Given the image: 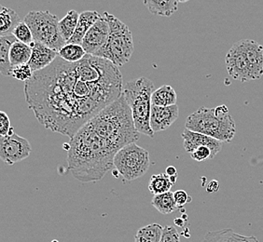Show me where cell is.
I'll list each match as a JSON object with an SVG mask.
<instances>
[{
	"label": "cell",
	"instance_id": "obj_1",
	"mask_svg": "<svg viewBox=\"0 0 263 242\" xmlns=\"http://www.w3.org/2000/svg\"><path fill=\"white\" fill-rule=\"evenodd\" d=\"M122 76L109 60L87 54L78 63L59 56L25 84L26 103L46 129L69 138L122 94Z\"/></svg>",
	"mask_w": 263,
	"mask_h": 242
},
{
	"label": "cell",
	"instance_id": "obj_2",
	"mask_svg": "<svg viewBox=\"0 0 263 242\" xmlns=\"http://www.w3.org/2000/svg\"><path fill=\"white\" fill-rule=\"evenodd\" d=\"M119 150L88 121L67 144V169L81 183L100 181L113 169Z\"/></svg>",
	"mask_w": 263,
	"mask_h": 242
},
{
	"label": "cell",
	"instance_id": "obj_3",
	"mask_svg": "<svg viewBox=\"0 0 263 242\" xmlns=\"http://www.w3.org/2000/svg\"><path fill=\"white\" fill-rule=\"evenodd\" d=\"M185 128L222 143H230L236 133L235 122L229 113L228 107L219 106L215 108L200 107L187 116Z\"/></svg>",
	"mask_w": 263,
	"mask_h": 242
},
{
	"label": "cell",
	"instance_id": "obj_4",
	"mask_svg": "<svg viewBox=\"0 0 263 242\" xmlns=\"http://www.w3.org/2000/svg\"><path fill=\"white\" fill-rule=\"evenodd\" d=\"M154 91V83L147 77L129 81L122 89V94L131 108L137 131L151 138L154 137V131L151 127L152 97Z\"/></svg>",
	"mask_w": 263,
	"mask_h": 242
},
{
	"label": "cell",
	"instance_id": "obj_5",
	"mask_svg": "<svg viewBox=\"0 0 263 242\" xmlns=\"http://www.w3.org/2000/svg\"><path fill=\"white\" fill-rule=\"evenodd\" d=\"M103 16L109 25V35L105 46L95 56L109 60L114 66H122L131 59L134 52V39L129 27L108 12Z\"/></svg>",
	"mask_w": 263,
	"mask_h": 242
},
{
	"label": "cell",
	"instance_id": "obj_6",
	"mask_svg": "<svg viewBox=\"0 0 263 242\" xmlns=\"http://www.w3.org/2000/svg\"><path fill=\"white\" fill-rule=\"evenodd\" d=\"M24 22L29 26L34 41L48 46L52 50L59 51L66 42L59 30L58 17L49 10L29 11Z\"/></svg>",
	"mask_w": 263,
	"mask_h": 242
},
{
	"label": "cell",
	"instance_id": "obj_7",
	"mask_svg": "<svg viewBox=\"0 0 263 242\" xmlns=\"http://www.w3.org/2000/svg\"><path fill=\"white\" fill-rule=\"evenodd\" d=\"M114 169L127 181L143 176L151 166L149 153L136 143L120 149L113 162Z\"/></svg>",
	"mask_w": 263,
	"mask_h": 242
},
{
	"label": "cell",
	"instance_id": "obj_8",
	"mask_svg": "<svg viewBox=\"0 0 263 242\" xmlns=\"http://www.w3.org/2000/svg\"><path fill=\"white\" fill-rule=\"evenodd\" d=\"M31 151L30 143L15 132L0 138V157L8 165L26 159Z\"/></svg>",
	"mask_w": 263,
	"mask_h": 242
},
{
	"label": "cell",
	"instance_id": "obj_9",
	"mask_svg": "<svg viewBox=\"0 0 263 242\" xmlns=\"http://www.w3.org/2000/svg\"><path fill=\"white\" fill-rule=\"evenodd\" d=\"M225 63L229 75L234 80L240 82L254 80L252 71L239 41L230 49L225 57Z\"/></svg>",
	"mask_w": 263,
	"mask_h": 242
},
{
	"label": "cell",
	"instance_id": "obj_10",
	"mask_svg": "<svg viewBox=\"0 0 263 242\" xmlns=\"http://www.w3.org/2000/svg\"><path fill=\"white\" fill-rule=\"evenodd\" d=\"M109 35V25L105 17L102 15L101 18L91 26L88 31L81 46L86 51L87 54L95 55L97 51H100L105 46Z\"/></svg>",
	"mask_w": 263,
	"mask_h": 242
},
{
	"label": "cell",
	"instance_id": "obj_11",
	"mask_svg": "<svg viewBox=\"0 0 263 242\" xmlns=\"http://www.w3.org/2000/svg\"><path fill=\"white\" fill-rule=\"evenodd\" d=\"M183 138V147L190 155L196 148L200 147H208L211 148L214 156L218 155L222 149V142L218 141L215 138L204 135L196 131H190L185 129L181 134Z\"/></svg>",
	"mask_w": 263,
	"mask_h": 242
},
{
	"label": "cell",
	"instance_id": "obj_12",
	"mask_svg": "<svg viewBox=\"0 0 263 242\" xmlns=\"http://www.w3.org/2000/svg\"><path fill=\"white\" fill-rule=\"evenodd\" d=\"M179 115V108L177 105L171 106H152L151 127L155 132L165 131L177 120Z\"/></svg>",
	"mask_w": 263,
	"mask_h": 242
},
{
	"label": "cell",
	"instance_id": "obj_13",
	"mask_svg": "<svg viewBox=\"0 0 263 242\" xmlns=\"http://www.w3.org/2000/svg\"><path fill=\"white\" fill-rule=\"evenodd\" d=\"M250 66L254 80L263 76V46L252 39L239 41Z\"/></svg>",
	"mask_w": 263,
	"mask_h": 242
},
{
	"label": "cell",
	"instance_id": "obj_14",
	"mask_svg": "<svg viewBox=\"0 0 263 242\" xmlns=\"http://www.w3.org/2000/svg\"><path fill=\"white\" fill-rule=\"evenodd\" d=\"M30 47L32 48V55L28 65L34 73L43 70L46 67L51 66L58 57V51L40 42L33 41Z\"/></svg>",
	"mask_w": 263,
	"mask_h": 242
},
{
	"label": "cell",
	"instance_id": "obj_15",
	"mask_svg": "<svg viewBox=\"0 0 263 242\" xmlns=\"http://www.w3.org/2000/svg\"><path fill=\"white\" fill-rule=\"evenodd\" d=\"M101 17L102 15H100L96 10H86L81 12L76 31L73 36L71 37L70 41L67 43L81 45L82 41L88 33V31L90 30L91 26H93Z\"/></svg>",
	"mask_w": 263,
	"mask_h": 242
},
{
	"label": "cell",
	"instance_id": "obj_16",
	"mask_svg": "<svg viewBox=\"0 0 263 242\" xmlns=\"http://www.w3.org/2000/svg\"><path fill=\"white\" fill-rule=\"evenodd\" d=\"M201 242H259L255 236H245L234 232L232 228L210 231Z\"/></svg>",
	"mask_w": 263,
	"mask_h": 242
},
{
	"label": "cell",
	"instance_id": "obj_17",
	"mask_svg": "<svg viewBox=\"0 0 263 242\" xmlns=\"http://www.w3.org/2000/svg\"><path fill=\"white\" fill-rule=\"evenodd\" d=\"M148 11L154 15L170 17L178 9L177 0H142Z\"/></svg>",
	"mask_w": 263,
	"mask_h": 242
},
{
	"label": "cell",
	"instance_id": "obj_18",
	"mask_svg": "<svg viewBox=\"0 0 263 242\" xmlns=\"http://www.w3.org/2000/svg\"><path fill=\"white\" fill-rule=\"evenodd\" d=\"M22 22L19 14L15 10L10 8L1 6L0 10V35H10L13 34V31Z\"/></svg>",
	"mask_w": 263,
	"mask_h": 242
},
{
	"label": "cell",
	"instance_id": "obj_19",
	"mask_svg": "<svg viewBox=\"0 0 263 242\" xmlns=\"http://www.w3.org/2000/svg\"><path fill=\"white\" fill-rule=\"evenodd\" d=\"M17 41L13 35L0 36V71L4 76H10L12 66L10 65V51Z\"/></svg>",
	"mask_w": 263,
	"mask_h": 242
},
{
	"label": "cell",
	"instance_id": "obj_20",
	"mask_svg": "<svg viewBox=\"0 0 263 242\" xmlns=\"http://www.w3.org/2000/svg\"><path fill=\"white\" fill-rule=\"evenodd\" d=\"M32 55V48L30 45L16 41L10 51V65L12 67L28 64Z\"/></svg>",
	"mask_w": 263,
	"mask_h": 242
},
{
	"label": "cell",
	"instance_id": "obj_21",
	"mask_svg": "<svg viewBox=\"0 0 263 242\" xmlns=\"http://www.w3.org/2000/svg\"><path fill=\"white\" fill-rule=\"evenodd\" d=\"M177 96L176 91L169 85L155 90L152 93V103L153 106H171L177 105Z\"/></svg>",
	"mask_w": 263,
	"mask_h": 242
},
{
	"label": "cell",
	"instance_id": "obj_22",
	"mask_svg": "<svg viewBox=\"0 0 263 242\" xmlns=\"http://www.w3.org/2000/svg\"><path fill=\"white\" fill-rule=\"evenodd\" d=\"M152 205L162 214H170L179 210L175 201L174 193L171 191L154 195V197H152Z\"/></svg>",
	"mask_w": 263,
	"mask_h": 242
},
{
	"label": "cell",
	"instance_id": "obj_23",
	"mask_svg": "<svg viewBox=\"0 0 263 242\" xmlns=\"http://www.w3.org/2000/svg\"><path fill=\"white\" fill-rule=\"evenodd\" d=\"M80 14L77 10H69L63 19L59 21V30L63 38L66 43L70 41L71 37L76 31L77 26L80 19Z\"/></svg>",
	"mask_w": 263,
	"mask_h": 242
},
{
	"label": "cell",
	"instance_id": "obj_24",
	"mask_svg": "<svg viewBox=\"0 0 263 242\" xmlns=\"http://www.w3.org/2000/svg\"><path fill=\"white\" fill-rule=\"evenodd\" d=\"M163 227L159 224H151L140 227L135 236L134 242H160Z\"/></svg>",
	"mask_w": 263,
	"mask_h": 242
},
{
	"label": "cell",
	"instance_id": "obj_25",
	"mask_svg": "<svg viewBox=\"0 0 263 242\" xmlns=\"http://www.w3.org/2000/svg\"><path fill=\"white\" fill-rule=\"evenodd\" d=\"M174 184L166 173H159L152 175L148 183V190L153 195L163 194L171 190Z\"/></svg>",
	"mask_w": 263,
	"mask_h": 242
},
{
	"label": "cell",
	"instance_id": "obj_26",
	"mask_svg": "<svg viewBox=\"0 0 263 242\" xmlns=\"http://www.w3.org/2000/svg\"><path fill=\"white\" fill-rule=\"evenodd\" d=\"M87 55L86 51L79 44L66 43V45L58 51V56L68 63H78Z\"/></svg>",
	"mask_w": 263,
	"mask_h": 242
},
{
	"label": "cell",
	"instance_id": "obj_27",
	"mask_svg": "<svg viewBox=\"0 0 263 242\" xmlns=\"http://www.w3.org/2000/svg\"><path fill=\"white\" fill-rule=\"evenodd\" d=\"M12 35L15 36L17 41L23 42L25 44H27V45H30L31 43L34 41V37L32 35L30 28L24 22V20L22 21L18 26H16Z\"/></svg>",
	"mask_w": 263,
	"mask_h": 242
},
{
	"label": "cell",
	"instance_id": "obj_28",
	"mask_svg": "<svg viewBox=\"0 0 263 242\" xmlns=\"http://www.w3.org/2000/svg\"><path fill=\"white\" fill-rule=\"evenodd\" d=\"M33 75H34V72L31 69L30 66L28 64H25V65L12 67L10 76L14 77L17 80L27 82L33 77Z\"/></svg>",
	"mask_w": 263,
	"mask_h": 242
},
{
	"label": "cell",
	"instance_id": "obj_29",
	"mask_svg": "<svg viewBox=\"0 0 263 242\" xmlns=\"http://www.w3.org/2000/svg\"><path fill=\"white\" fill-rule=\"evenodd\" d=\"M192 158L196 162H205L208 159H212L215 157L213 154L211 148L208 147H200L196 148L194 151L191 154Z\"/></svg>",
	"mask_w": 263,
	"mask_h": 242
},
{
	"label": "cell",
	"instance_id": "obj_30",
	"mask_svg": "<svg viewBox=\"0 0 263 242\" xmlns=\"http://www.w3.org/2000/svg\"><path fill=\"white\" fill-rule=\"evenodd\" d=\"M160 242H180V235L177 228L172 226L163 227Z\"/></svg>",
	"mask_w": 263,
	"mask_h": 242
},
{
	"label": "cell",
	"instance_id": "obj_31",
	"mask_svg": "<svg viewBox=\"0 0 263 242\" xmlns=\"http://www.w3.org/2000/svg\"><path fill=\"white\" fill-rule=\"evenodd\" d=\"M174 197H175V201L177 204L178 209H181L184 207L187 203L192 201V197L189 196L187 192L184 190H177L174 193Z\"/></svg>",
	"mask_w": 263,
	"mask_h": 242
},
{
	"label": "cell",
	"instance_id": "obj_32",
	"mask_svg": "<svg viewBox=\"0 0 263 242\" xmlns=\"http://www.w3.org/2000/svg\"><path fill=\"white\" fill-rule=\"evenodd\" d=\"M12 127L10 125V117L5 112H0V135L7 136Z\"/></svg>",
	"mask_w": 263,
	"mask_h": 242
},
{
	"label": "cell",
	"instance_id": "obj_33",
	"mask_svg": "<svg viewBox=\"0 0 263 242\" xmlns=\"http://www.w3.org/2000/svg\"><path fill=\"white\" fill-rule=\"evenodd\" d=\"M206 189H208V192H209V193H210V192L213 193V192L218 191V189H219V184H218V182L216 181V180H213V181L210 182Z\"/></svg>",
	"mask_w": 263,
	"mask_h": 242
},
{
	"label": "cell",
	"instance_id": "obj_34",
	"mask_svg": "<svg viewBox=\"0 0 263 242\" xmlns=\"http://www.w3.org/2000/svg\"><path fill=\"white\" fill-rule=\"evenodd\" d=\"M165 173H166L167 175L169 177L177 176V169L174 166L167 167Z\"/></svg>",
	"mask_w": 263,
	"mask_h": 242
},
{
	"label": "cell",
	"instance_id": "obj_35",
	"mask_svg": "<svg viewBox=\"0 0 263 242\" xmlns=\"http://www.w3.org/2000/svg\"><path fill=\"white\" fill-rule=\"evenodd\" d=\"M177 1H178V3H185V2H187L190 0H177Z\"/></svg>",
	"mask_w": 263,
	"mask_h": 242
},
{
	"label": "cell",
	"instance_id": "obj_36",
	"mask_svg": "<svg viewBox=\"0 0 263 242\" xmlns=\"http://www.w3.org/2000/svg\"><path fill=\"white\" fill-rule=\"evenodd\" d=\"M51 242H59V241H58V240H52V241H51Z\"/></svg>",
	"mask_w": 263,
	"mask_h": 242
}]
</instances>
